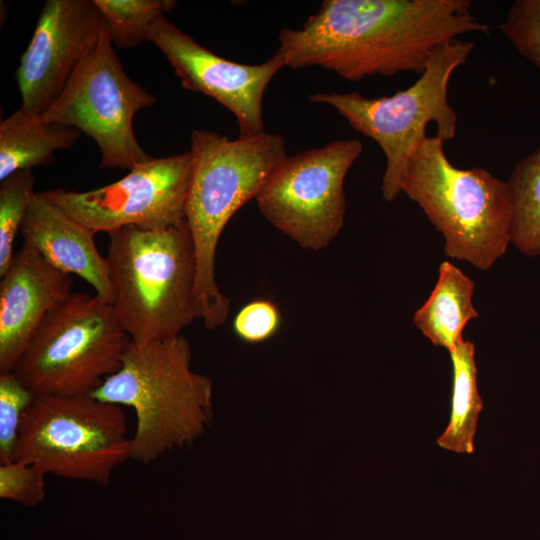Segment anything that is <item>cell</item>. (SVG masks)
I'll use <instances>...</instances> for the list:
<instances>
[{"label":"cell","mask_w":540,"mask_h":540,"mask_svg":"<svg viewBox=\"0 0 540 540\" xmlns=\"http://www.w3.org/2000/svg\"><path fill=\"white\" fill-rule=\"evenodd\" d=\"M191 174L190 152L154 158L106 186L78 192L43 191L75 220L110 234L126 226L161 230L186 222L185 205Z\"/></svg>","instance_id":"8fae6325"},{"label":"cell","mask_w":540,"mask_h":540,"mask_svg":"<svg viewBox=\"0 0 540 540\" xmlns=\"http://www.w3.org/2000/svg\"><path fill=\"white\" fill-rule=\"evenodd\" d=\"M475 284L458 267L444 261L435 286L414 313V324L435 346L448 352L463 339L467 323L478 316L472 297Z\"/></svg>","instance_id":"e0dca14e"},{"label":"cell","mask_w":540,"mask_h":540,"mask_svg":"<svg viewBox=\"0 0 540 540\" xmlns=\"http://www.w3.org/2000/svg\"><path fill=\"white\" fill-rule=\"evenodd\" d=\"M34 175L31 170L17 171L0 185V277L10 265L14 240L35 195Z\"/></svg>","instance_id":"44dd1931"},{"label":"cell","mask_w":540,"mask_h":540,"mask_svg":"<svg viewBox=\"0 0 540 540\" xmlns=\"http://www.w3.org/2000/svg\"><path fill=\"white\" fill-rule=\"evenodd\" d=\"M511 199L510 244L540 256V146L523 157L506 180Z\"/></svg>","instance_id":"d6986e66"},{"label":"cell","mask_w":540,"mask_h":540,"mask_svg":"<svg viewBox=\"0 0 540 540\" xmlns=\"http://www.w3.org/2000/svg\"><path fill=\"white\" fill-rule=\"evenodd\" d=\"M362 151L348 138L287 156L255 199L260 213L302 248H326L344 225V180Z\"/></svg>","instance_id":"30bf717a"},{"label":"cell","mask_w":540,"mask_h":540,"mask_svg":"<svg viewBox=\"0 0 540 540\" xmlns=\"http://www.w3.org/2000/svg\"><path fill=\"white\" fill-rule=\"evenodd\" d=\"M474 46L459 38L443 43L419 78L391 96L368 98L355 91L309 95V102L333 107L353 129L380 146L386 158L381 185L386 201L401 193L406 164L427 136L428 124L436 125L435 136L443 143L456 136L458 118L448 101V87L452 74L467 61Z\"/></svg>","instance_id":"8992f818"},{"label":"cell","mask_w":540,"mask_h":540,"mask_svg":"<svg viewBox=\"0 0 540 540\" xmlns=\"http://www.w3.org/2000/svg\"><path fill=\"white\" fill-rule=\"evenodd\" d=\"M156 102L126 74L105 26L95 48L40 116L90 136L99 148L101 168L131 170L152 158L134 135V116Z\"/></svg>","instance_id":"9c48e42d"},{"label":"cell","mask_w":540,"mask_h":540,"mask_svg":"<svg viewBox=\"0 0 540 540\" xmlns=\"http://www.w3.org/2000/svg\"><path fill=\"white\" fill-rule=\"evenodd\" d=\"M109 237L111 306L131 343L180 335L198 318L196 258L187 223L161 230L126 226Z\"/></svg>","instance_id":"277c9868"},{"label":"cell","mask_w":540,"mask_h":540,"mask_svg":"<svg viewBox=\"0 0 540 540\" xmlns=\"http://www.w3.org/2000/svg\"><path fill=\"white\" fill-rule=\"evenodd\" d=\"M130 343L111 304L72 293L44 319L14 372L36 395H91L120 368Z\"/></svg>","instance_id":"ba28073f"},{"label":"cell","mask_w":540,"mask_h":540,"mask_svg":"<svg viewBox=\"0 0 540 540\" xmlns=\"http://www.w3.org/2000/svg\"><path fill=\"white\" fill-rule=\"evenodd\" d=\"M80 135L73 127L46 122L20 107L0 122V181L50 164L56 151L70 149Z\"/></svg>","instance_id":"2e32d148"},{"label":"cell","mask_w":540,"mask_h":540,"mask_svg":"<svg viewBox=\"0 0 540 540\" xmlns=\"http://www.w3.org/2000/svg\"><path fill=\"white\" fill-rule=\"evenodd\" d=\"M191 174L185 205L196 258L197 317L210 330L222 326L230 299L218 288L215 256L231 217L261 189L287 157L284 138L264 132L228 139L196 129L190 141Z\"/></svg>","instance_id":"7a4b0ae2"},{"label":"cell","mask_w":540,"mask_h":540,"mask_svg":"<svg viewBox=\"0 0 540 540\" xmlns=\"http://www.w3.org/2000/svg\"><path fill=\"white\" fill-rule=\"evenodd\" d=\"M443 144L435 135L418 144L406 164L401 192L443 235L447 257L488 270L510 245L507 182L483 168H457Z\"/></svg>","instance_id":"5b68a950"},{"label":"cell","mask_w":540,"mask_h":540,"mask_svg":"<svg viewBox=\"0 0 540 540\" xmlns=\"http://www.w3.org/2000/svg\"><path fill=\"white\" fill-rule=\"evenodd\" d=\"M72 278L23 243L0 282V373L14 371L44 319L73 292Z\"/></svg>","instance_id":"5bb4252c"},{"label":"cell","mask_w":540,"mask_h":540,"mask_svg":"<svg viewBox=\"0 0 540 540\" xmlns=\"http://www.w3.org/2000/svg\"><path fill=\"white\" fill-rule=\"evenodd\" d=\"M148 41L168 59L184 88L212 97L233 113L239 136L266 132L263 96L274 75L284 67L277 56L273 54L257 65L233 62L198 44L165 16L153 25Z\"/></svg>","instance_id":"4fadbf2b"},{"label":"cell","mask_w":540,"mask_h":540,"mask_svg":"<svg viewBox=\"0 0 540 540\" xmlns=\"http://www.w3.org/2000/svg\"><path fill=\"white\" fill-rule=\"evenodd\" d=\"M449 354L453 368L451 414L447 428L436 442L443 449L472 454L478 417L483 407L477 388L475 345L463 338Z\"/></svg>","instance_id":"ac0fdd59"},{"label":"cell","mask_w":540,"mask_h":540,"mask_svg":"<svg viewBox=\"0 0 540 540\" xmlns=\"http://www.w3.org/2000/svg\"><path fill=\"white\" fill-rule=\"evenodd\" d=\"M35 396L14 371L0 373V463L15 461L19 430Z\"/></svg>","instance_id":"7402d4cb"},{"label":"cell","mask_w":540,"mask_h":540,"mask_svg":"<svg viewBox=\"0 0 540 540\" xmlns=\"http://www.w3.org/2000/svg\"><path fill=\"white\" fill-rule=\"evenodd\" d=\"M24 243L48 263L85 280L100 299L113 302L110 269L95 244V232L75 220L45 193L33 196L20 230Z\"/></svg>","instance_id":"9a60e30c"},{"label":"cell","mask_w":540,"mask_h":540,"mask_svg":"<svg viewBox=\"0 0 540 540\" xmlns=\"http://www.w3.org/2000/svg\"><path fill=\"white\" fill-rule=\"evenodd\" d=\"M490 29L470 0H325L302 27L280 31L274 55L284 67L317 66L349 81L421 74L443 43Z\"/></svg>","instance_id":"6da1fadb"},{"label":"cell","mask_w":540,"mask_h":540,"mask_svg":"<svg viewBox=\"0 0 540 540\" xmlns=\"http://www.w3.org/2000/svg\"><path fill=\"white\" fill-rule=\"evenodd\" d=\"M103 15L112 44L120 49L136 47L148 41L153 25L175 1L169 0H94Z\"/></svg>","instance_id":"ffe728a7"},{"label":"cell","mask_w":540,"mask_h":540,"mask_svg":"<svg viewBox=\"0 0 540 540\" xmlns=\"http://www.w3.org/2000/svg\"><path fill=\"white\" fill-rule=\"evenodd\" d=\"M45 477L41 469L24 461L0 463V498L36 506L46 496Z\"/></svg>","instance_id":"cb8c5ba5"},{"label":"cell","mask_w":540,"mask_h":540,"mask_svg":"<svg viewBox=\"0 0 540 540\" xmlns=\"http://www.w3.org/2000/svg\"><path fill=\"white\" fill-rule=\"evenodd\" d=\"M278 307L267 299H255L240 308L233 319V331L242 341L258 344L272 338L279 330Z\"/></svg>","instance_id":"d4e9b609"},{"label":"cell","mask_w":540,"mask_h":540,"mask_svg":"<svg viewBox=\"0 0 540 540\" xmlns=\"http://www.w3.org/2000/svg\"><path fill=\"white\" fill-rule=\"evenodd\" d=\"M182 335L143 345L130 343L120 368L91 394L134 410L131 459L150 464L197 439L212 417V381L191 368Z\"/></svg>","instance_id":"3957f363"},{"label":"cell","mask_w":540,"mask_h":540,"mask_svg":"<svg viewBox=\"0 0 540 540\" xmlns=\"http://www.w3.org/2000/svg\"><path fill=\"white\" fill-rule=\"evenodd\" d=\"M131 459L123 407L92 395H36L22 421L15 460L46 475L109 484Z\"/></svg>","instance_id":"52a82bcc"},{"label":"cell","mask_w":540,"mask_h":540,"mask_svg":"<svg viewBox=\"0 0 540 540\" xmlns=\"http://www.w3.org/2000/svg\"><path fill=\"white\" fill-rule=\"evenodd\" d=\"M500 29L516 51L540 68V0H517Z\"/></svg>","instance_id":"603a6c76"},{"label":"cell","mask_w":540,"mask_h":540,"mask_svg":"<svg viewBox=\"0 0 540 540\" xmlns=\"http://www.w3.org/2000/svg\"><path fill=\"white\" fill-rule=\"evenodd\" d=\"M105 21L94 0H47L16 71L21 108L42 114L99 42Z\"/></svg>","instance_id":"7c38bea8"}]
</instances>
